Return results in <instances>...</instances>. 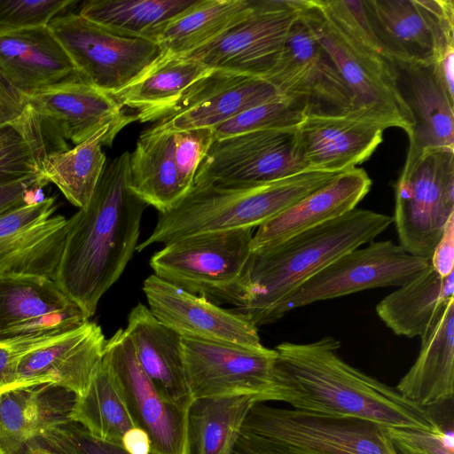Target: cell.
<instances>
[{"instance_id": "cell-1", "label": "cell", "mask_w": 454, "mask_h": 454, "mask_svg": "<svg viewBox=\"0 0 454 454\" xmlns=\"http://www.w3.org/2000/svg\"><path fill=\"white\" fill-rule=\"evenodd\" d=\"M340 348L331 336L278 344L270 386L257 403L282 402L300 411L386 427L433 430L440 425L428 409L346 363L338 354Z\"/></svg>"}, {"instance_id": "cell-2", "label": "cell", "mask_w": 454, "mask_h": 454, "mask_svg": "<svg viewBox=\"0 0 454 454\" xmlns=\"http://www.w3.org/2000/svg\"><path fill=\"white\" fill-rule=\"evenodd\" d=\"M129 152L106 162L89 202L69 219L56 283L91 317L138 245L148 206L131 188Z\"/></svg>"}, {"instance_id": "cell-3", "label": "cell", "mask_w": 454, "mask_h": 454, "mask_svg": "<svg viewBox=\"0 0 454 454\" xmlns=\"http://www.w3.org/2000/svg\"><path fill=\"white\" fill-rule=\"evenodd\" d=\"M392 223V216L356 207L274 247L251 252L246 296L232 309L258 328L265 313L307 279L344 254L374 241Z\"/></svg>"}, {"instance_id": "cell-4", "label": "cell", "mask_w": 454, "mask_h": 454, "mask_svg": "<svg viewBox=\"0 0 454 454\" xmlns=\"http://www.w3.org/2000/svg\"><path fill=\"white\" fill-rule=\"evenodd\" d=\"M338 174L307 169L255 186L193 184L173 207L159 213L154 229L136 252L199 233L258 228Z\"/></svg>"}, {"instance_id": "cell-5", "label": "cell", "mask_w": 454, "mask_h": 454, "mask_svg": "<svg viewBox=\"0 0 454 454\" xmlns=\"http://www.w3.org/2000/svg\"><path fill=\"white\" fill-rule=\"evenodd\" d=\"M254 229L194 234L174 239L150 259L153 274L218 305L238 308L246 296V271Z\"/></svg>"}, {"instance_id": "cell-6", "label": "cell", "mask_w": 454, "mask_h": 454, "mask_svg": "<svg viewBox=\"0 0 454 454\" xmlns=\"http://www.w3.org/2000/svg\"><path fill=\"white\" fill-rule=\"evenodd\" d=\"M394 191L392 217L399 245L430 260L454 215V152L427 151L404 163Z\"/></svg>"}, {"instance_id": "cell-7", "label": "cell", "mask_w": 454, "mask_h": 454, "mask_svg": "<svg viewBox=\"0 0 454 454\" xmlns=\"http://www.w3.org/2000/svg\"><path fill=\"white\" fill-rule=\"evenodd\" d=\"M303 14L348 88L354 111L386 129L400 128L409 137L413 121L397 91L392 60L367 51L348 37L314 0H305Z\"/></svg>"}, {"instance_id": "cell-8", "label": "cell", "mask_w": 454, "mask_h": 454, "mask_svg": "<svg viewBox=\"0 0 454 454\" xmlns=\"http://www.w3.org/2000/svg\"><path fill=\"white\" fill-rule=\"evenodd\" d=\"M430 261L414 256L392 240L372 241L344 254L307 279L265 313L259 327L289 311L317 301L378 287L400 286L427 268Z\"/></svg>"}, {"instance_id": "cell-9", "label": "cell", "mask_w": 454, "mask_h": 454, "mask_svg": "<svg viewBox=\"0 0 454 454\" xmlns=\"http://www.w3.org/2000/svg\"><path fill=\"white\" fill-rule=\"evenodd\" d=\"M241 432L317 454H397L386 427L254 403Z\"/></svg>"}, {"instance_id": "cell-10", "label": "cell", "mask_w": 454, "mask_h": 454, "mask_svg": "<svg viewBox=\"0 0 454 454\" xmlns=\"http://www.w3.org/2000/svg\"><path fill=\"white\" fill-rule=\"evenodd\" d=\"M48 27L78 74L110 95L127 87L162 56L155 42L114 34L77 12L59 14Z\"/></svg>"}, {"instance_id": "cell-11", "label": "cell", "mask_w": 454, "mask_h": 454, "mask_svg": "<svg viewBox=\"0 0 454 454\" xmlns=\"http://www.w3.org/2000/svg\"><path fill=\"white\" fill-rule=\"evenodd\" d=\"M296 128L262 129L215 139L192 185L255 186L307 170Z\"/></svg>"}, {"instance_id": "cell-12", "label": "cell", "mask_w": 454, "mask_h": 454, "mask_svg": "<svg viewBox=\"0 0 454 454\" xmlns=\"http://www.w3.org/2000/svg\"><path fill=\"white\" fill-rule=\"evenodd\" d=\"M303 4L304 0H254L245 17L184 57L210 70L262 78L278 59Z\"/></svg>"}, {"instance_id": "cell-13", "label": "cell", "mask_w": 454, "mask_h": 454, "mask_svg": "<svg viewBox=\"0 0 454 454\" xmlns=\"http://www.w3.org/2000/svg\"><path fill=\"white\" fill-rule=\"evenodd\" d=\"M24 98L26 116L48 153L68 149L65 140L78 145L107 124L137 121L80 74Z\"/></svg>"}, {"instance_id": "cell-14", "label": "cell", "mask_w": 454, "mask_h": 454, "mask_svg": "<svg viewBox=\"0 0 454 454\" xmlns=\"http://www.w3.org/2000/svg\"><path fill=\"white\" fill-rule=\"evenodd\" d=\"M304 4L274 66L262 78L280 96L306 102L309 112H355L348 88L303 14Z\"/></svg>"}, {"instance_id": "cell-15", "label": "cell", "mask_w": 454, "mask_h": 454, "mask_svg": "<svg viewBox=\"0 0 454 454\" xmlns=\"http://www.w3.org/2000/svg\"><path fill=\"white\" fill-rule=\"evenodd\" d=\"M103 359L114 373L135 427L147 434L151 454H190L188 410L167 400L155 388L124 329L106 340Z\"/></svg>"}, {"instance_id": "cell-16", "label": "cell", "mask_w": 454, "mask_h": 454, "mask_svg": "<svg viewBox=\"0 0 454 454\" xmlns=\"http://www.w3.org/2000/svg\"><path fill=\"white\" fill-rule=\"evenodd\" d=\"M184 372L192 399L235 395L258 398L270 387L275 349L183 337Z\"/></svg>"}, {"instance_id": "cell-17", "label": "cell", "mask_w": 454, "mask_h": 454, "mask_svg": "<svg viewBox=\"0 0 454 454\" xmlns=\"http://www.w3.org/2000/svg\"><path fill=\"white\" fill-rule=\"evenodd\" d=\"M67 232L54 197L0 214V277L38 276L55 280Z\"/></svg>"}, {"instance_id": "cell-18", "label": "cell", "mask_w": 454, "mask_h": 454, "mask_svg": "<svg viewBox=\"0 0 454 454\" xmlns=\"http://www.w3.org/2000/svg\"><path fill=\"white\" fill-rule=\"evenodd\" d=\"M89 319L53 279L0 277V342L58 337Z\"/></svg>"}, {"instance_id": "cell-19", "label": "cell", "mask_w": 454, "mask_h": 454, "mask_svg": "<svg viewBox=\"0 0 454 454\" xmlns=\"http://www.w3.org/2000/svg\"><path fill=\"white\" fill-rule=\"evenodd\" d=\"M143 291L153 315L184 338L263 347L258 328L232 309H223L154 274L144 281Z\"/></svg>"}, {"instance_id": "cell-20", "label": "cell", "mask_w": 454, "mask_h": 454, "mask_svg": "<svg viewBox=\"0 0 454 454\" xmlns=\"http://www.w3.org/2000/svg\"><path fill=\"white\" fill-rule=\"evenodd\" d=\"M280 97L262 78L212 70L195 82L151 128L170 133L198 128L214 129L243 111Z\"/></svg>"}, {"instance_id": "cell-21", "label": "cell", "mask_w": 454, "mask_h": 454, "mask_svg": "<svg viewBox=\"0 0 454 454\" xmlns=\"http://www.w3.org/2000/svg\"><path fill=\"white\" fill-rule=\"evenodd\" d=\"M385 129L356 112H309L296 133L308 169L341 173L366 161Z\"/></svg>"}, {"instance_id": "cell-22", "label": "cell", "mask_w": 454, "mask_h": 454, "mask_svg": "<svg viewBox=\"0 0 454 454\" xmlns=\"http://www.w3.org/2000/svg\"><path fill=\"white\" fill-rule=\"evenodd\" d=\"M397 91L413 121L405 163L427 151L454 152V102L431 63L392 59Z\"/></svg>"}, {"instance_id": "cell-23", "label": "cell", "mask_w": 454, "mask_h": 454, "mask_svg": "<svg viewBox=\"0 0 454 454\" xmlns=\"http://www.w3.org/2000/svg\"><path fill=\"white\" fill-rule=\"evenodd\" d=\"M106 340L101 327L89 320L27 354L18 365L17 380L51 383L80 396L101 364Z\"/></svg>"}, {"instance_id": "cell-24", "label": "cell", "mask_w": 454, "mask_h": 454, "mask_svg": "<svg viewBox=\"0 0 454 454\" xmlns=\"http://www.w3.org/2000/svg\"><path fill=\"white\" fill-rule=\"evenodd\" d=\"M372 186L368 174L353 168L337 175L296 204L259 226L251 252L274 247L289 238L344 215L356 207Z\"/></svg>"}, {"instance_id": "cell-25", "label": "cell", "mask_w": 454, "mask_h": 454, "mask_svg": "<svg viewBox=\"0 0 454 454\" xmlns=\"http://www.w3.org/2000/svg\"><path fill=\"white\" fill-rule=\"evenodd\" d=\"M0 72L23 95L79 74L48 26L1 34Z\"/></svg>"}, {"instance_id": "cell-26", "label": "cell", "mask_w": 454, "mask_h": 454, "mask_svg": "<svg viewBox=\"0 0 454 454\" xmlns=\"http://www.w3.org/2000/svg\"><path fill=\"white\" fill-rule=\"evenodd\" d=\"M76 395L51 383L22 385L0 393V448L19 454L46 430L71 422Z\"/></svg>"}, {"instance_id": "cell-27", "label": "cell", "mask_w": 454, "mask_h": 454, "mask_svg": "<svg viewBox=\"0 0 454 454\" xmlns=\"http://www.w3.org/2000/svg\"><path fill=\"white\" fill-rule=\"evenodd\" d=\"M124 330L155 388L167 400L188 410L193 399L185 379L183 337L141 303L131 309Z\"/></svg>"}, {"instance_id": "cell-28", "label": "cell", "mask_w": 454, "mask_h": 454, "mask_svg": "<svg viewBox=\"0 0 454 454\" xmlns=\"http://www.w3.org/2000/svg\"><path fill=\"white\" fill-rule=\"evenodd\" d=\"M391 59L433 62L440 0H363Z\"/></svg>"}, {"instance_id": "cell-29", "label": "cell", "mask_w": 454, "mask_h": 454, "mask_svg": "<svg viewBox=\"0 0 454 454\" xmlns=\"http://www.w3.org/2000/svg\"><path fill=\"white\" fill-rule=\"evenodd\" d=\"M384 297L379 317L394 333L423 339L454 300V272L442 277L429 265Z\"/></svg>"}, {"instance_id": "cell-30", "label": "cell", "mask_w": 454, "mask_h": 454, "mask_svg": "<svg viewBox=\"0 0 454 454\" xmlns=\"http://www.w3.org/2000/svg\"><path fill=\"white\" fill-rule=\"evenodd\" d=\"M420 340L418 357L395 387L428 409L450 400L454 393V300Z\"/></svg>"}, {"instance_id": "cell-31", "label": "cell", "mask_w": 454, "mask_h": 454, "mask_svg": "<svg viewBox=\"0 0 454 454\" xmlns=\"http://www.w3.org/2000/svg\"><path fill=\"white\" fill-rule=\"evenodd\" d=\"M211 71L187 57L162 55L142 75L111 96L123 109L135 111L141 122L156 121Z\"/></svg>"}, {"instance_id": "cell-32", "label": "cell", "mask_w": 454, "mask_h": 454, "mask_svg": "<svg viewBox=\"0 0 454 454\" xmlns=\"http://www.w3.org/2000/svg\"><path fill=\"white\" fill-rule=\"evenodd\" d=\"M128 124H107L73 148L46 154L39 161L42 178L47 184H54L71 204L83 207L106 164L102 146L111 145L115 136Z\"/></svg>"}, {"instance_id": "cell-33", "label": "cell", "mask_w": 454, "mask_h": 454, "mask_svg": "<svg viewBox=\"0 0 454 454\" xmlns=\"http://www.w3.org/2000/svg\"><path fill=\"white\" fill-rule=\"evenodd\" d=\"M133 191L160 213L173 207L184 196L174 160V133L154 130L141 133L129 157Z\"/></svg>"}, {"instance_id": "cell-34", "label": "cell", "mask_w": 454, "mask_h": 454, "mask_svg": "<svg viewBox=\"0 0 454 454\" xmlns=\"http://www.w3.org/2000/svg\"><path fill=\"white\" fill-rule=\"evenodd\" d=\"M200 0H88L79 13L95 24L123 36L156 43L158 35Z\"/></svg>"}, {"instance_id": "cell-35", "label": "cell", "mask_w": 454, "mask_h": 454, "mask_svg": "<svg viewBox=\"0 0 454 454\" xmlns=\"http://www.w3.org/2000/svg\"><path fill=\"white\" fill-rule=\"evenodd\" d=\"M254 395L194 399L188 409L190 454H233Z\"/></svg>"}, {"instance_id": "cell-36", "label": "cell", "mask_w": 454, "mask_h": 454, "mask_svg": "<svg viewBox=\"0 0 454 454\" xmlns=\"http://www.w3.org/2000/svg\"><path fill=\"white\" fill-rule=\"evenodd\" d=\"M254 0H200L166 26L156 43L165 56H184L213 41L253 8Z\"/></svg>"}, {"instance_id": "cell-37", "label": "cell", "mask_w": 454, "mask_h": 454, "mask_svg": "<svg viewBox=\"0 0 454 454\" xmlns=\"http://www.w3.org/2000/svg\"><path fill=\"white\" fill-rule=\"evenodd\" d=\"M70 420L93 436L120 445L125 433L135 427L114 373L104 359L85 392L76 397Z\"/></svg>"}, {"instance_id": "cell-38", "label": "cell", "mask_w": 454, "mask_h": 454, "mask_svg": "<svg viewBox=\"0 0 454 454\" xmlns=\"http://www.w3.org/2000/svg\"><path fill=\"white\" fill-rule=\"evenodd\" d=\"M309 112L306 102L280 97L243 111L214 128L215 139L262 129L294 128Z\"/></svg>"}, {"instance_id": "cell-39", "label": "cell", "mask_w": 454, "mask_h": 454, "mask_svg": "<svg viewBox=\"0 0 454 454\" xmlns=\"http://www.w3.org/2000/svg\"><path fill=\"white\" fill-rule=\"evenodd\" d=\"M78 2L75 0H0V35L48 26Z\"/></svg>"}, {"instance_id": "cell-40", "label": "cell", "mask_w": 454, "mask_h": 454, "mask_svg": "<svg viewBox=\"0 0 454 454\" xmlns=\"http://www.w3.org/2000/svg\"><path fill=\"white\" fill-rule=\"evenodd\" d=\"M39 173L33 146L15 124L0 127V184Z\"/></svg>"}, {"instance_id": "cell-41", "label": "cell", "mask_w": 454, "mask_h": 454, "mask_svg": "<svg viewBox=\"0 0 454 454\" xmlns=\"http://www.w3.org/2000/svg\"><path fill=\"white\" fill-rule=\"evenodd\" d=\"M215 140L214 129L198 128L174 132V160L179 184L184 192Z\"/></svg>"}, {"instance_id": "cell-42", "label": "cell", "mask_w": 454, "mask_h": 454, "mask_svg": "<svg viewBox=\"0 0 454 454\" xmlns=\"http://www.w3.org/2000/svg\"><path fill=\"white\" fill-rule=\"evenodd\" d=\"M35 439L64 454H129L121 445L97 438L74 422L50 428Z\"/></svg>"}, {"instance_id": "cell-43", "label": "cell", "mask_w": 454, "mask_h": 454, "mask_svg": "<svg viewBox=\"0 0 454 454\" xmlns=\"http://www.w3.org/2000/svg\"><path fill=\"white\" fill-rule=\"evenodd\" d=\"M397 454H454V433L441 424L433 430L387 427Z\"/></svg>"}, {"instance_id": "cell-44", "label": "cell", "mask_w": 454, "mask_h": 454, "mask_svg": "<svg viewBox=\"0 0 454 454\" xmlns=\"http://www.w3.org/2000/svg\"><path fill=\"white\" fill-rule=\"evenodd\" d=\"M62 336V335H60ZM25 339L0 342V389L18 384H33L35 382H20L17 380V369L20 360L29 352L60 337Z\"/></svg>"}, {"instance_id": "cell-45", "label": "cell", "mask_w": 454, "mask_h": 454, "mask_svg": "<svg viewBox=\"0 0 454 454\" xmlns=\"http://www.w3.org/2000/svg\"><path fill=\"white\" fill-rule=\"evenodd\" d=\"M47 183L40 173L0 184V214L27 201L31 194L40 191Z\"/></svg>"}, {"instance_id": "cell-46", "label": "cell", "mask_w": 454, "mask_h": 454, "mask_svg": "<svg viewBox=\"0 0 454 454\" xmlns=\"http://www.w3.org/2000/svg\"><path fill=\"white\" fill-rule=\"evenodd\" d=\"M26 110L24 95L0 72V127L16 123L22 118Z\"/></svg>"}, {"instance_id": "cell-47", "label": "cell", "mask_w": 454, "mask_h": 454, "mask_svg": "<svg viewBox=\"0 0 454 454\" xmlns=\"http://www.w3.org/2000/svg\"><path fill=\"white\" fill-rule=\"evenodd\" d=\"M429 261L431 267L442 277L454 272V215L448 220Z\"/></svg>"}, {"instance_id": "cell-48", "label": "cell", "mask_w": 454, "mask_h": 454, "mask_svg": "<svg viewBox=\"0 0 454 454\" xmlns=\"http://www.w3.org/2000/svg\"><path fill=\"white\" fill-rule=\"evenodd\" d=\"M233 454H317L240 432Z\"/></svg>"}, {"instance_id": "cell-49", "label": "cell", "mask_w": 454, "mask_h": 454, "mask_svg": "<svg viewBox=\"0 0 454 454\" xmlns=\"http://www.w3.org/2000/svg\"><path fill=\"white\" fill-rule=\"evenodd\" d=\"M121 446L129 454H151L150 440L147 434L134 427L125 433Z\"/></svg>"}, {"instance_id": "cell-50", "label": "cell", "mask_w": 454, "mask_h": 454, "mask_svg": "<svg viewBox=\"0 0 454 454\" xmlns=\"http://www.w3.org/2000/svg\"><path fill=\"white\" fill-rule=\"evenodd\" d=\"M25 449L29 452V454H64L59 450L39 441L38 439H35L30 442Z\"/></svg>"}, {"instance_id": "cell-51", "label": "cell", "mask_w": 454, "mask_h": 454, "mask_svg": "<svg viewBox=\"0 0 454 454\" xmlns=\"http://www.w3.org/2000/svg\"><path fill=\"white\" fill-rule=\"evenodd\" d=\"M22 385H32V384H27V383H25V384H18V385H13V386H11V387H4V388H2V389H0V393H1V392H3V391H4V390H6V389H8V388H11V387H16V386H22Z\"/></svg>"}, {"instance_id": "cell-52", "label": "cell", "mask_w": 454, "mask_h": 454, "mask_svg": "<svg viewBox=\"0 0 454 454\" xmlns=\"http://www.w3.org/2000/svg\"><path fill=\"white\" fill-rule=\"evenodd\" d=\"M19 454H29V452L24 449L21 452H20Z\"/></svg>"}, {"instance_id": "cell-53", "label": "cell", "mask_w": 454, "mask_h": 454, "mask_svg": "<svg viewBox=\"0 0 454 454\" xmlns=\"http://www.w3.org/2000/svg\"><path fill=\"white\" fill-rule=\"evenodd\" d=\"M0 454H6V453L0 448Z\"/></svg>"}]
</instances>
